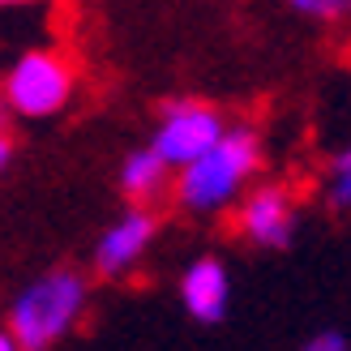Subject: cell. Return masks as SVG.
<instances>
[{
	"instance_id": "cell-1",
	"label": "cell",
	"mask_w": 351,
	"mask_h": 351,
	"mask_svg": "<svg viewBox=\"0 0 351 351\" xmlns=\"http://www.w3.org/2000/svg\"><path fill=\"white\" fill-rule=\"evenodd\" d=\"M257 167H261V137L244 125L223 129V137L210 150H202L193 163L176 167L171 197L189 215H219L244 193Z\"/></svg>"
},
{
	"instance_id": "cell-2",
	"label": "cell",
	"mask_w": 351,
	"mask_h": 351,
	"mask_svg": "<svg viewBox=\"0 0 351 351\" xmlns=\"http://www.w3.org/2000/svg\"><path fill=\"white\" fill-rule=\"evenodd\" d=\"M90 283L77 270H47L30 287H22L9 304V330L22 351H47L69 339L86 317Z\"/></svg>"
},
{
	"instance_id": "cell-3",
	"label": "cell",
	"mask_w": 351,
	"mask_h": 351,
	"mask_svg": "<svg viewBox=\"0 0 351 351\" xmlns=\"http://www.w3.org/2000/svg\"><path fill=\"white\" fill-rule=\"evenodd\" d=\"M77 90V69L64 51L34 47L13 60V69L0 82V103L9 116L22 120H47L69 108V99Z\"/></svg>"
},
{
	"instance_id": "cell-4",
	"label": "cell",
	"mask_w": 351,
	"mask_h": 351,
	"mask_svg": "<svg viewBox=\"0 0 351 351\" xmlns=\"http://www.w3.org/2000/svg\"><path fill=\"white\" fill-rule=\"evenodd\" d=\"M227 120L210 108V103H197V99H171L163 116H159V129H154L150 146L163 154V163L176 171L193 163L202 150H210L223 137Z\"/></svg>"
},
{
	"instance_id": "cell-5",
	"label": "cell",
	"mask_w": 351,
	"mask_h": 351,
	"mask_svg": "<svg viewBox=\"0 0 351 351\" xmlns=\"http://www.w3.org/2000/svg\"><path fill=\"white\" fill-rule=\"evenodd\" d=\"M236 232L257 249H287L295 236V197L283 184H261L236 206Z\"/></svg>"
},
{
	"instance_id": "cell-6",
	"label": "cell",
	"mask_w": 351,
	"mask_h": 351,
	"mask_svg": "<svg viewBox=\"0 0 351 351\" xmlns=\"http://www.w3.org/2000/svg\"><path fill=\"white\" fill-rule=\"evenodd\" d=\"M154 232H159V219H154L150 210L133 206L129 215H120L108 232L99 236V244H95V270H99V278H125L137 261L146 257Z\"/></svg>"
},
{
	"instance_id": "cell-7",
	"label": "cell",
	"mask_w": 351,
	"mask_h": 351,
	"mask_svg": "<svg viewBox=\"0 0 351 351\" xmlns=\"http://www.w3.org/2000/svg\"><path fill=\"white\" fill-rule=\"evenodd\" d=\"M180 300L184 313L202 326H219L227 317V300H232V278L219 257H197L180 278Z\"/></svg>"
},
{
	"instance_id": "cell-8",
	"label": "cell",
	"mask_w": 351,
	"mask_h": 351,
	"mask_svg": "<svg viewBox=\"0 0 351 351\" xmlns=\"http://www.w3.org/2000/svg\"><path fill=\"white\" fill-rule=\"evenodd\" d=\"M167 189H171V167L163 163V154L154 146L125 154V163H120V193L133 206H154Z\"/></svg>"
},
{
	"instance_id": "cell-9",
	"label": "cell",
	"mask_w": 351,
	"mask_h": 351,
	"mask_svg": "<svg viewBox=\"0 0 351 351\" xmlns=\"http://www.w3.org/2000/svg\"><path fill=\"white\" fill-rule=\"evenodd\" d=\"M326 193H330V206H335V210H351V146H343V150L335 154Z\"/></svg>"
},
{
	"instance_id": "cell-10",
	"label": "cell",
	"mask_w": 351,
	"mask_h": 351,
	"mask_svg": "<svg viewBox=\"0 0 351 351\" xmlns=\"http://www.w3.org/2000/svg\"><path fill=\"white\" fill-rule=\"evenodd\" d=\"M287 5L304 17H317V22H339L351 13V0H287Z\"/></svg>"
},
{
	"instance_id": "cell-11",
	"label": "cell",
	"mask_w": 351,
	"mask_h": 351,
	"mask_svg": "<svg viewBox=\"0 0 351 351\" xmlns=\"http://www.w3.org/2000/svg\"><path fill=\"white\" fill-rule=\"evenodd\" d=\"M304 347L308 351H347L351 343H347V335H339V330H322V335H313Z\"/></svg>"
},
{
	"instance_id": "cell-12",
	"label": "cell",
	"mask_w": 351,
	"mask_h": 351,
	"mask_svg": "<svg viewBox=\"0 0 351 351\" xmlns=\"http://www.w3.org/2000/svg\"><path fill=\"white\" fill-rule=\"evenodd\" d=\"M9 159H13V142H9V133L0 129V171L9 167Z\"/></svg>"
},
{
	"instance_id": "cell-13",
	"label": "cell",
	"mask_w": 351,
	"mask_h": 351,
	"mask_svg": "<svg viewBox=\"0 0 351 351\" xmlns=\"http://www.w3.org/2000/svg\"><path fill=\"white\" fill-rule=\"evenodd\" d=\"M0 351H17V339H13V330H9V326L0 330Z\"/></svg>"
},
{
	"instance_id": "cell-14",
	"label": "cell",
	"mask_w": 351,
	"mask_h": 351,
	"mask_svg": "<svg viewBox=\"0 0 351 351\" xmlns=\"http://www.w3.org/2000/svg\"><path fill=\"white\" fill-rule=\"evenodd\" d=\"M22 5H39V0H0V9H22Z\"/></svg>"
},
{
	"instance_id": "cell-15",
	"label": "cell",
	"mask_w": 351,
	"mask_h": 351,
	"mask_svg": "<svg viewBox=\"0 0 351 351\" xmlns=\"http://www.w3.org/2000/svg\"><path fill=\"white\" fill-rule=\"evenodd\" d=\"M5 116H9V112H5V103H0V129H5Z\"/></svg>"
}]
</instances>
